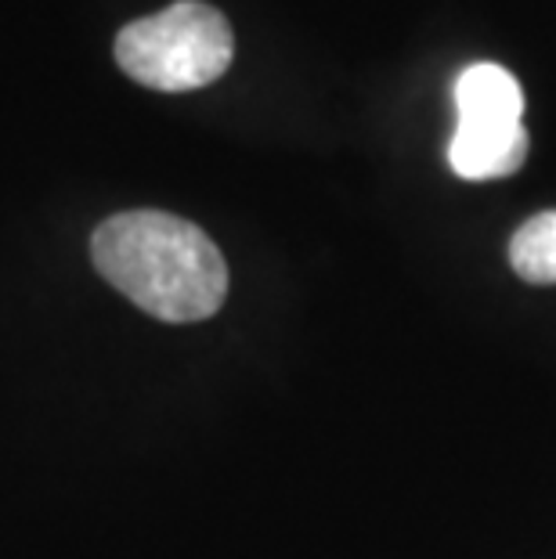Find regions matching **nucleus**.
<instances>
[{"label":"nucleus","instance_id":"nucleus-1","mask_svg":"<svg viewBox=\"0 0 556 559\" xmlns=\"http://www.w3.org/2000/svg\"><path fill=\"white\" fill-rule=\"evenodd\" d=\"M91 257L105 282L170 325L217 314L228 296V264L214 239L163 210H127L102 221Z\"/></svg>","mask_w":556,"mask_h":559},{"label":"nucleus","instance_id":"nucleus-2","mask_svg":"<svg viewBox=\"0 0 556 559\" xmlns=\"http://www.w3.org/2000/svg\"><path fill=\"white\" fill-rule=\"evenodd\" d=\"M113 55L116 66L141 87L185 94L228 73L235 37L217 8L203 0H177L159 15L123 26L116 33Z\"/></svg>","mask_w":556,"mask_h":559},{"label":"nucleus","instance_id":"nucleus-3","mask_svg":"<svg viewBox=\"0 0 556 559\" xmlns=\"http://www.w3.org/2000/svg\"><path fill=\"white\" fill-rule=\"evenodd\" d=\"M528 159L524 123H459L448 145V163L466 181L510 177Z\"/></svg>","mask_w":556,"mask_h":559},{"label":"nucleus","instance_id":"nucleus-4","mask_svg":"<svg viewBox=\"0 0 556 559\" xmlns=\"http://www.w3.org/2000/svg\"><path fill=\"white\" fill-rule=\"evenodd\" d=\"M459 123H520L524 116V91L495 62L470 66L456 83Z\"/></svg>","mask_w":556,"mask_h":559},{"label":"nucleus","instance_id":"nucleus-5","mask_svg":"<svg viewBox=\"0 0 556 559\" xmlns=\"http://www.w3.org/2000/svg\"><path fill=\"white\" fill-rule=\"evenodd\" d=\"M510 264L524 282L556 285V210L531 217L510 242Z\"/></svg>","mask_w":556,"mask_h":559}]
</instances>
